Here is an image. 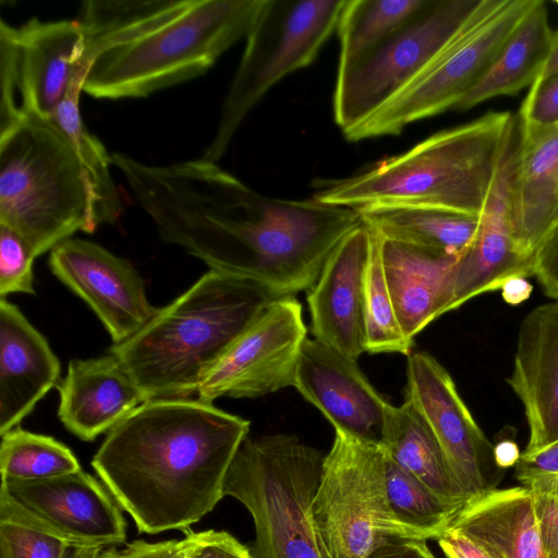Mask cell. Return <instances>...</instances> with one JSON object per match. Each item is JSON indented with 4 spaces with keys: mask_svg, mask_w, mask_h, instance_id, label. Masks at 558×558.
<instances>
[{
    "mask_svg": "<svg viewBox=\"0 0 558 558\" xmlns=\"http://www.w3.org/2000/svg\"><path fill=\"white\" fill-rule=\"evenodd\" d=\"M114 168L163 242L281 298L310 290L336 246L363 225L349 207L264 196L201 157L149 165L121 153Z\"/></svg>",
    "mask_w": 558,
    "mask_h": 558,
    "instance_id": "6da1fadb",
    "label": "cell"
},
{
    "mask_svg": "<svg viewBox=\"0 0 558 558\" xmlns=\"http://www.w3.org/2000/svg\"><path fill=\"white\" fill-rule=\"evenodd\" d=\"M248 432L197 398L149 400L107 433L92 466L140 533L184 532L225 497Z\"/></svg>",
    "mask_w": 558,
    "mask_h": 558,
    "instance_id": "7a4b0ae2",
    "label": "cell"
},
{
    "mask_svg": "<svg viewBox=\"0 0 558 558\" xmlns=\"http://www.w3.org/2000/svg\"><path fill=\"white\" fill-rule=\"evenodd\" d=\"M279 299L253 279L209 269L109 352L145 402L192 398L230 347Z\"/></svg>",
    "mask_w": 558,
    "mask_h": 558,
    "instance_id": "3957f363",
    "label": "cell"
},
{
    "mask_svg": "<svg viewBox=\"0 0 558 558\" xmlns=\"http://www.w3.org/2000/svg\"><path fill=\"white\" fill-rule=\"evenodd\" d=\"M515 117L490 111L340 179L313 182V198L359 213L418 207L480 217Z\"/></svg>",
    "mask_w": 558,
    "mask_h": 558,
    "instance_id": "277c9868",
    "label": "cell"
},
{
    "mask_svg": "<svg viewBox=\"0 0 558 558\" xmlns=\"http://www.w3.org/2000/svg\"><path fill=\"white\" fill-rule=\"evenodd\" d=\"M0 225L35 257L98 228L82 165L51 120L23 112L0 132Z\"/></svg>",
    "mask_w": 558,
    "mask_h": 558,
    "instance_id": "5b68a950",
    "label": "cell"
},
{
    "mask_svg": "<svg viewBox=\"0 0 558 558\" xmlns=\"http://www.w3.org/2000/svg\"><path fill=\"white\" fill-rule=\"evenodd\" d=\"M264 0H192L182 14L98 53L83 92L98 99L143 98L207 72L246 37Z\"/></svg>",
    "mask_w": 558,
    "mask_h": 558,
    "instance_id": "8992f818",
    "label": "cell"
},
{
    "mask_svg": "<svg viewBox=\"0 0 558 558\" xmlns=\"http://www.w3.org/2000/svg\"><path fill=\"white\" fill-rule=\"evenodd\" d=\"M325 454L291 434L246 438L223 493L250 512L254 558H328L312 515Z\"/></svg>",
    "mask_w": 558,
    "mask_h": 558,
    "instance_id": "52a82bcc",
    "label": "cell"
},
{
    "mask_svg": "<svg viewBox=\"0 0 558 558\" xmlns=\"http://www.w3.org/2000/svg\"><path fill=\"white\" fill-rule=\"evenodd\" d=\"M347 0H264L201 158L217 162L250 111L284 76L308 66L338 27Z\"/></svg>",
    "mask_w": 558,
    "mask_h": 558,
    "instance_id": "ba28073f",
    "label": "cell"
},
{
    "mask_svg": "<svg viewBox=\"0 0 558 558\" xmlns=\"http://www.w3.org/2000/svg\"><path fill=\"white\" fill-rule=\"evenodd\" d=\"M379 445L335 430L324 457L312 515L328 558H368L393 539H424L395 514Z\"/></svg>",
    "mask_w": 558,
    "mask_h": 558,
    "instance_id": "9c48e42d",
    "label": "cell"
},
{
    "mask_svg": "<svg viewBox=\"0 0 558 558\" xmlns=\"http://www.w3.org/2000/svg\"><path fill=\"white\" fill-rule=\"evenodd\" d=\"M534 0H482L441 54L408 87L343 135L357 142L398 135L411 123L453 109L482 80Z\"/></svg>",
    "mask_w": 558,
    "mask_h": 558,
    "instance_id": "30bf717a",
    "label": "cell"
},
{
    "mask_svg": "<svg viewBox=\"0 0 558 558\" xmlns=\"http://www.w3.org/2000/svg\"><path fill=\"white\" fill-rule=\"evenodd\" d=\"M482 0H434L415 20L338 69L336 124L347 133L416 80L450 45Z\"/></svg>",
    "mask_w": 558,
    "mask_h": 558,
    "instance_id": "8fae6325",
    "label": "cell"
},
{
    "mask_svg": "<svg viewBox=\"0 0 558 558\" xmlns=\"http://www.w3.org/2000/svg\"><path fill=\"white\" fill-rule=\"evenodd\" d=\"M0 522L54 536L71 547L126 539V521L102 482L83 470L41 480L1 478Z\"/></svg>",
    "mask_w": 558,
    "mask_h": 558,
    "instance_id": "7c38bea8",
    "label": "cell"
},
{
    "mask_svg": "<svg viewBox=\"0 0 558 558\" xmlns=\"http://www.w3.org/2000/svg\"><path fill=\"white\" fill-rule=\"evenodd\" d=\"M405 399L424 416L466 500L497 488L506 474L447 369L430 354L408 355Z\"/></svg>",
    "mask_w": 558,
    "mask_h": 558,
    "instance_id": "4fadbf2b",
    "label": "cell"
},
{
    "mask_svg": "<svg viewBox=\"0 0 558 558\" xmlns=\"http://www.w3.org/2000/svg\"><path fill=\"white\" fill-rule=\"evenodd\" d=\"M306 338L300 302L294 296L272 302L208 373L197 399L258 398L293 386Z\"/></svg>",
    "mask_w": 558,
    "mask_h": 558,
    "instance_id": "5bb4252c",
    "label": "cell"
},
{
    "mask_svg": "<svg viewBox=\"0 0 558 558\" xmlns=\"http://www.w3.org/2000/svg\"><path fill=\"white\" fill-rule=\"evenodd\" d=\"M52 274L97 315L113 344L142 329L156 314L134 266L101 245L71 238L50 251Z\"/></svg>",
    "mask_w": 558,
    "mask_h": 558,
    "instance_id": "9a60e30c",
    "label": "cell"
},
{
    "mask_svg": "<svg viewBox=\"0 0 558 558\" xmlns=\"http://www.w3.org/2000/svg\"><path fill=\"white\" fill-rule=\"evenodd\" d=\"M519 146L517 117L470 247L459 258L447 312L500 290L509 280L534 274V260L520 255L513 235V174Z\"/></svg>",
    "mask_w": 558,
    "mask_h": 558,
    "instance_id": "2e32d148",
    "label": "cell"
},
{
    "mask_svg": "<svg viewBox=\"0 0 558 558\" xmlns=\"http://www.w3.org/2000/svg\"><path fill=\"white\" fill-rule=\"evenodd\" d=\"M293 387L335 430L380 446L390 403L376 391L355 360L315 338H306Z\"/></svg>",
    "mask_w": 558,
    "mask_h": 558,
    "instance_id": "e0dca14e",
    "label": "cell"
},
{
    "mask_svg": "<svg viewBox=\"0 0 558 558\" xmlns=\"http://www.w3.org/2000/svg\"><path fill=\"white\" fill-rule=\"evenodd\" d=\"M372 245L364 223L351 231L306 295L314 338L355 361L366 352L364 286Z\"/></svg>",
    "mask_w": 558,
    "mask_h": 558,
    "instance_id": "ac0fdd59",
    "label": "cell"
},
{
    "mask_svg": "<svg viewBox=\"0 0 558 558\" xmlns=\"http://www.w3.org/2000/svg\"><path fill=\"white\" fill-rule=\"evenodd\" d=\"M85 36L75 20L32 17L16 27L21 110L50 120L74 83L85 78Z\"/></svg>",
    "mask_w": 558,
    "mask_h": 558,
    "instance_id": "d6986e66",
    "label": "cell"
},
{
    "mask_svg": "<svg viewBox=\"0 0 558 558\" xmlns=\"http://www.w3.org/2000/svg\"><path fill=\"white\" fill-rule=\"evenodd\" d=\"M507 383L523 405L529 440L523 456L558 441V300L522 320Z\"/></svg>",
    "mask_w": 558,
    "mask_h": 558,
    "instance_id": "ffe728a7",
    "label": "cell"
},
{
    "mask_svg": "<svg viewBox=\"0 0 558 558\" xmlns=\"http://www.w3.org/2000/svg\"><path fill=\"white\" fill-rule=\"evenodd\" d=\"M58 390L61 423L84 441L108 433L145 402L134 380L110 352L70 361Z\"/></svg>",
    "mask_w": 558,
    "mask_h": 558,
    "instance_id": "44dd1931",
    "label": "cell"
},
{
    "mask_svg": "<svg viewBox=\"0 0 558 558\" xmlns=\"http://www.w3.org/2000/svg\"><path fill=\"white\" fill-rule=\"evenodd\" d=\"M60 362L20 308L0 300V436L19 426L56 386Z\"/></svg>",
    "mask_w": 558,
    "mask_h": 558,
    "instance_id": "7402d4cb",
    "label": "cell"
},
{
    "mask_svg": "<svg viewBox=\"0 0 558 558\" xmlns=\"http://www.w3.org/2000/svg\"><path fill=\"white\" fill-rule=\"evenodd\" d=\"M376 234L399 325L404 336L414 341V337L429 323L447 313L461 256Z\"/></svg>",
    "mask_w": 558,
    "mask_h": 558,
    "instance_id": "603a6c76",
    "label": "cell"
},
{
    "mask_svg": "<svg viewBox=\"0 0 558 558\" xmlns=\"http://www.w3.org/2000/svg\"><path fill=\"white\" fill-rule=\"evenodd\" d=\"M557 227L558 126L534 130L519 123L513 235L520 255L535 262L538 250Z\"/></svg>",
    "mask_w": 558,
    "mask_h": 558,
    "instance_id": "cb8c5ba5",
    "label": "cell"
},
{
    "mask_svg": "<svg viewBox=\"0 0 558 558\" xmlns=\"http://www.w3.org/2000/svg\"><path fill=\"white\" fill-rule=\"evenodd\" d=\"M490 558H547L530 490L495 488L469 499L449 525Z\"/></svg>",
    "mask_w": 558,
    "mask_h": 558,
    "instance_id": "d4e9b609",
    "label": "cell"
},
{
    "mask_svg": "<svg viewBox=\"0 0 558 558\" xmlns=\"http://www.w3.org/2000/svg\"><path fill=\"white\" fill-rule=\"evenodd\" d=\"M553 35L545 1L534 0L482 80L454 110L465 111L488 99L515 95L531 86L544 69Z\"/></svg>",
    "mask_w": 558,
    "mask_h": 558,
    "instance_id": "484cf974",
    "label": "cell"
},
{
    "mask_svg": "<svg viewBox=\"0 0 558 558\" xmlns=\"http://www.w3.org/2000/svg\"><path fill=\"white\" fill-rule=\"evenodd\" d=\"M380 447L442 499L459 505L468 501L456 485L429 425L409 400L399 407L389 404Z\"/></svg>",
    "mask_w": 558,
    "mask_h": 558,
    "instance_id": "4316f807",
    "label": "cell"
},
{
    "mask_svg": "<svg viewBox=\"0 0 558 558\" xmlns=\"http://www.w3.org/2000/svg\"><path fill=\"white\" fill-rule=\"evenodd\" d=\"M192 0H86L77 21L85 36V74L94 58L111 47L132 41L182 14Z\"/></svg>",
    "mask_w": 558,
    "mask_h": 558,
    "instance_id": "83f0119b",
    "label": "cell"
},
{
    "mask_svg": "<svg viewBox=\"0 0 558 558\" xmlns=\"http://www.w3.org/2000/svg\"><path fill=\"white\" fill-rule=\"evenodd\" d=\"M385 239L462 256L476 236L480 217L433 208H380L360 213Z\"/></svg>",
    "mask_w": 558,
    "mask_h": 558,
    "instance_id": "f1b7e54d",
    "label": "cell"
},
{
    "mask_svg": "<svg viewBox=\"0 0 558 558\" xmlns=\"http://www.w3.org/2000/svg\"><path fill=\"white\" fill-rule=\"evenodd\" d=\"M83 85H72L66 98L60 104L50 119L73 146L82 165L90 192L93 217L97 227L116 223L123 205L119 190L111 173V154L102 143L90 133L80 111V94Z\"/></svg>",
    "mask_w": 558,
    "mask_h": 558,
    "instance_id": "f546056e",
    "label": "cell"
},
{
    "mask_svg": "<svg viewBox=\"0 0 558 558\" xmlns=\"http://www.w3.org/2000/svg\"><path fill=\"white\" fill-rule=\"evenodd\" d=\"M434 0H347L338 23L342 69L426 11Z\"/></svg>",
    "mask_w": 558,
    "mask_h": 558,
    "instance_id": "4dcf8cb0",
    "label": "cell"
},
{
    "mask_svg": "<svg viewBox=\"0 0 558 558\" xmlns=\"http://www.w3.org/2000/svg\"><path fill=\"white\" fill-rule=\"evenodd\" d=\"M80 470L81 464L73 451L51 436L20 426L1 435V478L41 480Z\"/></svg>",
    "mask_w": 558,
    "mask_h": 558,
    "instance_id": "1f68e13d",
    "label": "cell"
},
{
    "mask_svg": "<svg viewBox=\"0 0 558 558\" xmlns=\"http://www.w3.org/2000/svg\"><path fill=\"white\" fill-rule=\"evenodd\" d=\"M385 466L388 499L397 518L427 541L437 539L463 505L442 499L387 454Z\"/></svg>",
    "mask_w": 558,
    "mask_h": 558,
    "instance_id": "d6a6232c",
    "label": "cell"
},
{
    "mask_svg": "<svg viewBox=\"0 0 558 558\" xmlns=\"http://www.w3.org/2000/svg\"><path fill=\"white\" fill-rule=\"evenodd\" d=\"M372 233L373 245L364 286L366 352L409 355L414 341L404 336L399 325L385 277L379 238L374 231Z\"/></svg>",
    "mask_w": 558,
    "mask_h": 558,
    "instance_id": "836d02e7",
    "label": "cell"
},
{
    "mask_svg": "<svg viewBox=\"0 0 558 558\" xmlns=\"http://www.w3.org/2000/svg\"><path fill=\"white\" fill-rule=\"evenodd\" d=\"M28 244L14 231L0 225V295L35 294L33 262Z\"/></svg>",
    "mask_w": 558,
    "mask_h": 558,
    "instance_id": "e575fe53",
    "label": "cell"
},
{
    "mask_svg": "<svg viewBox=\"0 0 558 558\" xmlns=\"http://www.w3.org/2000/svg\"><path fill=\"white\" fill-rule=\"evenodd\" d=\"M518 481L532 495L547 558H558V474H536Z\"/></svg>",
    "mask_w": 558,
    "mask_h": 558,
    "instance_id": "d590c367",
    "label": "cell"
},
{
    "mask_svg": "<svg viewBox=\"0 0 558 558\" xmlns=\"http://www.w3.org/2000/svg\"><path fill=\"white\" fill-rule=\"evenodd\" d=\"M71 548L49 534L0 522V558H66Z\"/></svg>",
    "mask_w": 558,
    "mask_h": 558,
    "instance_id": "8d00e7d4",
    "label": "cell"
},
{
    "mask_svg": "<svg viewBox=\"0 0 558 558\" xmlns=\"http://www.w3.org/2000/svg\"><path fill=\"white\" fill-rule=\"evenodd\" d=\"M16 26L0 21V132L23 114L17 102Z\"/></svg>",
    "mask_w": 558,
    "mask_h": 558,
    "instance_id": "74e56055",
    "label": "cell"
},
{
    "mask_svg": "<svg viewBox=\"0 0 558 558\" xmlns=\"http://www.w3.org/2000/svg\"><path fill=\"white\" fill-rule=\"evenodd\" d=\"M517 118L524 129L558 126V72L535 80Z\"/></svg>",
    "mask_w": 558,
    "mask_h": 558,
    "instance_id": "f35d334b",
    "label": "cell"
},
{
    "mask_svg": "<svg viewBox=\"0 0 558 558\" xmlns=\"http://www.w3.org/2000/svg\"><path fill=\"white\" fill-rule=\"evenodd\" d=\"M192 539L190 558H254L251 548L226 531L185 530Z\"/></svg>",
    "mask_w": 558,
    "mask_h": 558,
    "instance_id": "ab89813d",
    "label": "cell"
},
{
    "mask_svg": "<svg viewBox=\"0 0 558 558\" xmlns=\"http://www.w3.org/2000/svg\"><path fill=\"white\" fill-rule=\"evenodd\" d=\"M184 538L148 543L136 539L122 550L109 548L101 550L99 558H190L192 539L185 531Z\"/></svg>",
    "mask_w": 558,
    "mask_h": 558,
    "instance_id": "60d3db41",
    "label": "cell"
},
{
    "mask_svg": "<svg viewBox=\"0 0 558 558\" xmlns=\"http://www.w3.org/2000/svg\"><path fill=\"white\" fill-rule=\"evenodd\" d=\"M533 276L548 298L558 300V227L538 250Z\"/></svg>",
    "mask_w": 558,
    "mask_h": 558,
    "instance_id": "b9f144b4",
    "label": "cell"
},
{
    "mask_svg": "<svg viewBox=\"0 0 558 558\" xmlns=\"http://www.w3.org/2000/svg\"><path fill=\"white\" fill-rule=\"evenodd\" d=\"M536 474H558V441L527 456H520L515 464V477Z\"/></svg>",
    "mask_w": 558,
    "mask_h": 558,
    "instance_id": "7bdbcfd3",
    "label": "cell"
},
{
    "mask_svg": "<svg viewBox=\"0 0 558 558\" xmlns=\"http://www.w3.org/2000/svg\"><path fill=\"white\" fill-rule=\"evenodd\" d=\"M436 541L447 558H490L473 541L450 527Z\"/></svg>",
    "mask_w": 558,
    "mask_h": 558,
    "instance_id": "ee69618b",
    "label": "cell"
},
{
    "mask_svg": "<svg viewBox=\"0 0 558 558\" xmlns=\"http://www.w3.org/2000/svg\"><path fill=\"white\" fill-rule=\"evenodd\" d=\"M368 558H436L424 539H393L378 547Z\"/></svg>",
    "mask_w": 558,
    "mask_h": 558,
    "instance_id": "f6af8a7d",
    "label": "cell"
},
{
    "mask_svg": "<svg viewBox=\"0 0 558 558\" xmlns=\"http://www.w3.org/2000/svg\"><path fill=\"white\" fill-rule=\"evenodd\" d=\"M500 290L506 303L518 305L530 298L533 286L526 278H514L509 280Z\"/></svg>",
    "mask_w": 558,
    "mask_h": 558,
    "instance_id": "bcb514c9",
    "label": "cell"
},
{
    "mask_svg": "<svg viewBox=\"0 0 558 558\" xmlns=\"http://www.w3.org/2000/svg\"><path fill=\"white\" fill-rule=\"evenodd\" d=\"M494 449L496 462L504 470L515 465L521 456L518 445L510 439L500 440Z\"/></svg>",
    "mask_w": 558,
    "mask_h": 558,
    "instance_id": "7dc6e473",
    "label": "cell"
},
{
    "mask_svg": "<svg viewBox=\"0 0 558 558\" xmlns=\"http://www.w3.org/2000/svg\"><path fill=\"white\" fill-rule=\"evenodd\" d=\"M558 72V32L554 33L549 53L539 75H549Z\"/></svg>",
    "mask_w": 558,
    "mask_h": 558,
    "instance_id": "c3c4849f",
    "label": "cell"
},
{
    "mask_svg": "<svg viewBox=\"0 0 558 558\" xmlns=\"http://www.w3.org/2000/svg\"><path fill=\"white\" fill-rule=\"evenodd\" d=\"M102 547H72L66 558H99Z\"/></svg>",
    "mask_w": 558,
    "mask_h": 558,
    "instance_id": "681fc988",
    "label": "cell"
}]
</instances>
